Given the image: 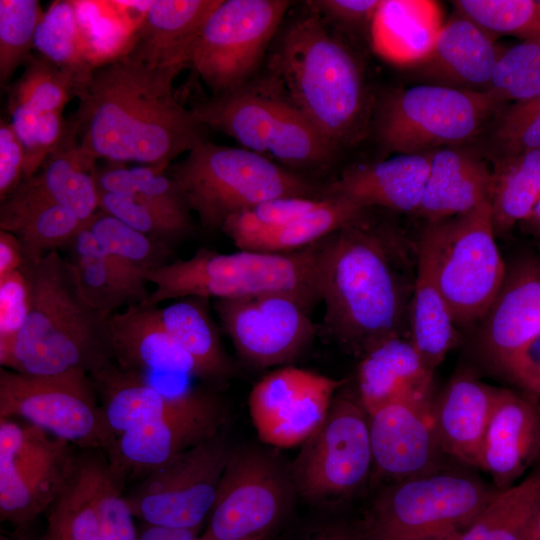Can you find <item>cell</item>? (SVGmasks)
<instances>
[{
  "instance_id": "obj_33",
  "label": "cell",
  "mask_w": 540,
  "mask_h": 540,
  "mask_svg": "<svg viewBox=\"0 0 540 540\" xmlns=\"http://www.w3.org/2000/svg\"><path fill=\"white\" fill-rule=\"evenodd\" d=\"M455 325L436 280L431 248L421 236L410 302L409 338L432 370L442 363L456 344Z\"/></svg>"
},
{
  "instance_id": "obj_28",
  "label": "cell",
  "mask_w": 540,
  "mask_h": 540,
  "mask_svg": "<svg viewBox=\"0 0 540 540\" xmlns=\"http://www.w3.org/2000/svg\"><path fill=\"white\" fill-rule=\"evenodd\" d=\"M500 54L489 32L459 14L441 26L430 53L418 66L423 77L438 85L487 90Z\"/></svg>"
},
{
  "instance_id": "obj_61",
  "label": "cell",
  "mask_w": 540,
  "mask_h": 540,
  "mask_svg": "<svg viewBox=\"0 0 540 540\" xmlns=\"http://www.w3.org/2000/svg\"><path fill=\"white\" fill-rule=\"evenodd\" d=\"M0 540H28L23 535H21V532L19 531V534L14 536H4L2 535Z\"/></svg>"
},
{
  "instance_id": "obj_40",
  "label": "cell",
  "mask_w": 540,
  "mask_h": 540,
  "mask_svg": "<svg viewBox=\"0 0 540 540\" xmlns=\"http://www.w3.org/2000/svg\"><path fill=\"white\" fill-rule=\"evenodd\" d=\"M34 49L85 84L97 66L91 58L74 1H55L44 12L35 32Z\"/></svg>"
},
{
  "instance_id": "obj_59",
  "label": "cell",
  "mask_w": 540,
  "mask_h": 540,
  "mask_svg": "<svg viewBox=\"0 0 540 540\" xmlns=\"http://www.w3.org/2000/svg\"><path fill=\"white\" fill-rule=\"evenodd\" d=\"M519 225L525 234L540 238V199L530 214Z\"/></svg>"
},
{
  "instance_id": "obj_56",
  "label": "cell",
  "mask_w": 540,
  "mask_h": 540,
  "mask_svg": "<svg viewBox=\"0 0 540 540\" xmlns=\"http://www.w3.org/2000/svg\"><path fill=\"white\" fill-rule=\"evenodd\" d=\"M284 540H363L359 524L331 518L307 522L290 532Z\"/></svg>"
},
{
  "instance_id": "obj_11",
  "label": "cell",
  "mask_w": 540,
  "mask_h": 540,
  "mask_svg": "<svg viewBox=\"0 0 540 540\" xmlns=\"http://www.w3.org/2000/svg\"><path fill=\"white\" fill-rule=\"evenodd\" d=\"M21 418L84 450L114 441L88 373L28 375L0 368V418Z\"/></svg>"
},
{
  "instance_id": "obj_25",
  "label": "cell",
  "mask_w": 540,
  "mask_h": 540,
  "mask_svg": "<svg viewBox=\"0 0 540 540\" xmlns=\"http://www.w3.org/2000/svg\"><path fill=\"white\" fill-rule=\"evenodd\" d=\"M114 363L142 374L157 371L208 380L200 365L166 331L159 307L137 303L110 315Z\"/></svg>"
},
{
  "instance_id": "obj_2",
  "label": "cell",
  "mask_w": 540,
  "mask_h": 540,
  "mask_svg": "<svg viewBox=\"0 0 540 540\" xmlns=\"http://www.w3.org/2000/svg\"><path fill=\"white\" fill-rule=\"evenodd\" d=\"M385 236L356 223L324 239L320 257L323 325L341 345L364 355L405 337L411 297Z\"/></svg>"
},
{
  "instance_id": "obj_7",
  "label": "cell",
  "mask_w": 540,
  "mask_h": 540,
  "mask_svg": "<svg viewBox=\"0 0 540 540\" xmlns=\"http://www.w3.org/2000/svg\"><path fill=\"white\" fill-rule=\"evenodd\" d=\"M498 491L468 474L439 469L397 481L359 523L363 540L454 539Z\"/></svg>"
},
{
  "instance_id": "obj_27",
  "label": "cell",
  "mask_w": 540,
  "mask_h": 540,
  "mask_svg": "<svg viewBox=\"0 0 540 540\" xmlns=\"http://www.w3.org/2000/svg\"><path fill=\"white\" fill-rule=\"evenodd\" d=\"M96 161L79 147L67 124L61 142L40 170L23 180L12 195L29 204L63 206L85 222L99 210Z\"/></svg>"
},
{
  "instance_id": "obj_8",
  "label": "cell",
  "mask_w": 540,
  "mask_h": 540,
  "mask_svg": "<svg viewBox=\"0 0 540 540\" xmlns=\"http://www.w3.org/2000/svg\"><path fill=\"white\" fill-rule=\"evenodd\" d=\"M190 109L205 127L282 165L325 167L337 150L296 108L264 84L213 95Z\"/></svg>"
},
{
  "instance_id": "obj_5",
  "label": "cell",
  "mask_w": 540,
  "mask_h": 540,
  "mask_svg": "<svg viewBox=\"0 0 540 540\" xmlns=\"http://www.w3.org/2000/svg\"><path fill=\"white\" fill-rule=\"evenodd\" d=\"M323 243L324 239L283 253L240 250L225 254L200 248L188 259L141 272V278L155 284V290L142 303L156 307L188 296L240 299L285 294L311 306L321 300Z\"/></svg>"
},
{
  "instance_id": "obj_12",
  "label": "cell",
  "mask_w": 540,
  "mask_h": 540,
  "mask_svg": "<svg viewBox=\"0 0 540 540\" xmlns=\"http://www.w3.org/2000/svg\"><path fill=\"white\" fill-rule=\"evenodd\" d=\"M290 6L287 0H220L193 42L187 66L213 95L244 87Z\"/></svg>"
},
{
  "instance_id": "obj_31",
  "label": "cell",
  "mask_w": 540,
  "mask_h": 540,
  "mask_svg": "<svg viewBox=\"0 0 540 540\" xmlns=\"http://www.w3.org/2000/svg\"><path fill=\"white\" fill-rule=\"evenodd\" d=\"M492 172L471 153L432 151L430 171L416 215L435 222L468 213L491 200Z\"/></svg>"
},
{
  "instance_id": "obj_4",
  "label": "cell",
  "mask_w": 540,
  "mask_h": 540,
  "mask_svg": "<svg viewBox=\"0 0 540 540\" xmlns=\"http://www.w3.org/2000/svg\"><path fill=\"white\" fill-rule=\"evenodd\" d=\"M21 270L30 285V311L1 367L28 375L74 369L91 375L113 364L110 316L84 301L68 260L54 250Z\"/></svg>"
},
{
  "instance_id": "obj_35",
  "label": "cell",
  "mask_w": 540,
  "mask_h": 540,
  "mask_svg": "<svg viewBox=\"0 0 540 540\" xmlns=\"http://www.w3.org/2000/svg\"><path fill=\"white\" fill-rule=\"evenodd\" d=\"M208 300L180 298L159 308V316L166 331L200 365L207 379L214 381L230 376L233 365L211 317Z\"/></svg>"
},
{
  "instance_id": "obj_13",
  "label": "cell",
  "mask_w": 540,
  "mask_h": 540,
  "mask_svg": "<svg viewBox=\"0 0 540 540\" xmlns=\"http://www.w3.org/2000/svg\"><path fill=\"white\" fill-rule=\"evenodd\" d=\"M72 444L0 418V519L23 532L63 492L77 464Z\"/></svg>"
},
{
  "instance_id": "obj_62",
  "label": "cell",
  "mask_w": 540,
  "mask_h": 540,
  "mask_svg": "<svg viewBox=\"0 0 540 540\" xmlns=\"http://www.w3.org/2000/svg\"><path fill=\"white\" fill-rule=\"evenodd\" d=\"M456 538H457V537H456ZM456 538H454V539H448V540H456Z\"/></svg>"
},
{
  "instance_id": "obj_10",
  "label": "cell",
  "mask_w": 540,
  "mask_h": 540,
  "mask_svg": "<svg viewBox=\"0 0 540 540\" xmlns=\"http://www.w3.org/2000/svg\"><path fill=\"white\" fill-rule=\"evenodd\" d=\"M500 103L487 91L421 84L396 90L379 108L377 134L387 153L429 152L474 137Z\"/></svg>"
},
{
  "instance_id": "obj_60",
  "label": "cell",
  "mask_w": 540,
  "mask_h": 540,
  "mask_svg": "<svg viewBox=\"0 0 540 540\" xmlns=\"http://www.w3.org/2000/svg\"><path fill=\"white\" fill-rule=\"evenodd\" d=\"M522 540H540V508L529 522Z\"/></svg>"
},
{
  "instance_id": "obj_57",
  "label": "cell",
  "mask_w": 540,
  "mask_h": 540,
  "mask_svg": "<svg viewBox=\"0 0 540 540\" xmlns=\"http://www.w3.org/2000/svg\"><path fill=\"white\" fill-rule=\"evenodd\" d=\"M23 263L22 247L17 236L0 230V277L20 270Z\"/></svg>"
},
{
  "instance_id": "obj_9",
  "label": "cell",
  "mask_w": 540,
  "mask_h": 540,
  "mask_svg": "<svg viewBox=\"0 0 540 540\" xmlns=\"http://www.w3.org/2000/svg\"><path fill=\"white\" fill-rule=\"evenodd\" d=\"M495 235L491 200L468 213L428 222L423 231L456 325L481 320L504 284L506 267Z\"/></svg>"
},
{
  "instance_id": "obj_32",
  "label": "cell",
  "mask_w": 540,
  "mask_h": 540,
  "mask_svg": "<svg viewBox=\"0 0 540 540\" xmlns=\"http://www.w3.org/2000/svg\"><path fill=\"white\" fill-rule=\"evenodd\" d=\"M78 291L96 311L110 316L123 306L146 301V281L122 268L99 246L85 222L67 246Z\"/></svg>"
},
{
  "instance_id": "obj_21",
  "label": "cell",
  "mask_w": 540,
  "mask_h": 540,
  "mask_svg": "<svg viewBox=\"0 0 540 540\" xmlns=\"http://www.w3.org/2000/svg\"><path fill=\"white\" fill-rule=\"evenodd\" d=\"M222 407L138 423L108 448L111 470L125 483L141 479L196 444L217 435Z\"/></svg>"
},
{
  "instance_id": "obj_30",
  "label": "cell",
  "mask_w": 540,
  "mask_h": 540,
  "mask_svg": "<svg viewBox=\"0 0 540 540\" xmlns=\"http://www.w3.org/2000/svg\"><path fill=\"white\" fill-rule=\"evenodd\" d=\"M220 0L150 1L134 40L131 56L152 66L187 67L189 51Z\"/></svg>"
},
{
  "instance_id": "obj_47",
  "label": "cell",
  "mask_w": 540,
  "mask_h": 540,
  "mask_svg": "<svg viewBox=\"0 0 540 540\" xmlns=\"http://www.w3.org/2000/svg\"><path fill=\"white\" fill-rule=\"evenodd\" d=\"M487 91L501 104L540 95V40H524L501 52Z\"/></svg>"
},
{
  "instance_id": "obj_34",
  "label": "cell",
  "mask_w": 540,
  "mask_h": 540,
  "mask_svg": "<svg viewBox=\"0 0 540 540\" xmlns=\"http://www.w3.org/2000/svg\"><path fill=\"white\" fill-rule=\"evenodd\" d=\"M438 17L431 2L383 1L372 23L374 41L391 60L419 65L442 26Z\"/></svg>"
},
{
  "instance_id": "obj_48",
  "label": "cell",
  "mask_w": 540,
  "mask_h": 540,
  "mask_svg": "<svg viewBox=\"0 0 540 540\" xmlns=\"http://www.w3.org/2000/svg\"><path fill=\"white\" fill-rule=\"evenodd\" d=\"M454 5L489 33L540 40V0H458Z\"/></svg>"
},
{
  "instance_id": "obj_15",
  "label": "cell",
  "mask_w": 540,
  "mask_h": 540,
  "mask_svg": "<svg viewBox=\"0 0 540 540\" xmlns=\"http://www.w3.org/2000/svg\"><path fill=\"white\" fill-rule=\"evenodd\" d=\"M289 508L277 465L258 451H232L199 540H272Z\"/></svg>"
},
{
  "instance_id": "obj_1",
  "label": "cell",
  "mask_w": 540,
  "mask_h": 540,
  "mask_svg": "<svg viewBox=\"0 0 540 540\" xmlns=\"http://www.w3.org/2000/svg\"><path fill=\"white\" fill-rule=\"evenodd\" d=\"M180 67H158L124 52L97 65L67 122L94 159L169 168L205 141V126L175 97Z\"/></svg>"
},
{
  "instance_id": "obj_55",
  "label": "cell",
  "mask_w": 540,
  "mask_h": 540,
  "mask_svg": "<svg viewBox=\"0 0 540 540\" xmlns=\"http://www.w3.org/2000/svg\"><path fill=\"white\" fill-rule=\"evenodd\" d=\"M24 149L10 122L0 121V199L3 201L23 181Z\"/></svg>"
},
{
  "instance_id": "obj_49",
  "label": "cell",
  "mask_w": 540,
  "mask_h": 540,
  "mask_svg": "<svg viewBox=\"0 0 540 540\" xmlns=\"http://www.w3.org/2000/svg\"><path fill=\"white\" fill-rule=\"evenodd\" d=\"M323 198L289 196L269 199L230 216L221 230L243 250L255 238L312 210Z\"/></svg>"
},
{
  "instance_id": "obj_50",
  "label": "cell",
  "mask_w": 540,
  "mask_h": 540,
  "mask_svg": "<svg viewBox=\"0 0 540 540\" xmlns=\"http://www.w3.org/2000/svg\"><path fill=\"white\" fill-rule=\"evenodd\" d=\"M11 125L24 149L23 180L33 177L57 148L67 128L63 112L37 113L23 107H9Z\"/></svg>"
},
{
  "instance_id": "obj_42",
  "label": "cell",
  "mask_w": 540,
  "mask_h": 540,
  "mask_svg": "<svg viewBox=\"0 0 540 540\" xmlns=\"http://www.w3.org/2000/svg\"><path fill=\"white\" fill-rule=\"evenodd\" d=\"M20 77L4 86L9 107H23L37 113L60 111L84 87L80 79L37 52L23 65Z\"/></svg>"
},
{
  "instance_id": "obj_58",
  "label": "cell",
  "mask_w": 540,
  "mask_h": 540,
  "mask_svg": "<svg viewBox=\"0 0 540 540\" xmlns=\"http://www.w3.org/2000/svg\"><path fill=\"white\" fill-rule=\"evenodd\" d=\"M200 532L184 529H172L147 526L138 535V540H199Z\"/></svg>"
},
{
  "instance_id": "obj_3",
  "label": "cell",
  "mask_w": 540,
  "mask_h": 540,
  "mask_svg": "<svg viewBox=\"0 0 540 540\" xmlns=\"http://www.w3.org/2000/svg\"><path fill=\"white\" fill-rule=\"evenodd\" d=\"M265 86L296 108L336 148L365 134L370 100L352 50L317 13L295 21L272 54Z\"/></svg>"
},
{
  "instance_id": "obj_46",
  "label": "cell",
  "mask_w": 540,
  "mask_h": 540,
  "mask_svg": "<svg viewBox=\"0 0 540 540\" xmlns=\"http://www.w3.org/2000/svg\"><path fill=\"white\" fill-rule=\"evenodd\" d=\"M44 15L38 0H0V83L8 82L34 49V36Z\"/></svg>"
},
{
  "instance_id": "obj_38",
  "label": "cell",
  "mask_w": 540,
  "mask_h": 540,
  "mask_svg": "<svg viewBox=\"0 0 540 540\" xmlns=\"http://www.w3.org/2000/svg\"><path fill=\"white\" fill-rule=\"evenodd\" d=\"M365 210L344 198L327 196L312 210L255 238L243 250L272 253L300 250L342 228L363 222Z\"/></svg>"
},
{
  "instance_id": "obj_54",
  "label": "cell",
  "mask_w": 540,
  "mask_h": 540,
  "mask_svg": "<svg viewBox=\"0 0 540 540\" xmlns=\"http://www.w3.org/2000/svg\"><path fill=\"white\" fill-rule=\"evenodd\" d=\"M382 3L379 0H314L308 5L324 20L342 27L360 28L372 26Z\"/></svg>"
},
{
  "instance_id": "obj_43",
  "label": "cell",
  "mask_w": 540,
  "mask_h": 540,
  "mask_svg": "<svg viewBox=\"0 0 540 540\" xmlns=\"http://www.w3.org/2000/svg\"><path fill=\"white\" fill-rule=\"evenodd\" d=\"M85 224L109 257L138 276L143 271L168 263L167 260L172 254L171 247L100 209L85 221Z\"/></svg>"
},
{
  "instance_id": "obj_36",
  "label": "cell",
  "mask_w": 540,
  "mask_h": 540,
  "mask_svg": "<svg viewBox=\"0 0 540 540\" xmlns=\"http://www.w3.org/2000/svg\"><path fill=\"white\" fill-rule=\"evenodd\" d=\"M101 458L78 454L71 479L47 511L40 540H99L95 492Z\"/></svg>"
},
{
  "instance_id": "obj_63",
  "label": "cell",
  "mask_w": 540,
  "mask_h": 540,
  "mask_svg": "<svg viewBox=\"0 0 540 540\" xmlns=\"http://www.w3.org/2000/svg\"><path fill=\"white\" fill-rule=\"evenodd\" d=\"M539 266H540V263H539Z\"/></svg>"
},
{
  "instance_id": "obj_16",
  "label": "cell",
  "mask_w": 540,
  "mask_h": 540,
  "mask_svg": "<svg viewBox=\"0 0 540 540\" xmlns=\"http://www.w3.org/2000/svg\"><path fill=\"white\" fill-rule=\"evenodd\" d=\"M351 399H337L320 428L305 442L294 467V481L308 500L348 493L366 478L373 454L369 417Z\"/></svg>"
},
{
  "instance_id": "obj_17",
  "label": "cell",
  "mask_w": 540,
  "mask_h": 540,
  "mask_svg": "<svg viewBox=\"0 0 540 540\" xmlns=\"http://www.w3.org/2000/svg\"><path fill=\"white\" fill-rule=\"evenodd\" d=\"M214 308L238 354L255 367L290 362L315 334L310 306L294 296L215 299Z\"/></svg>"
},
{
  "instance_id": "obj_45",
  "label": "cell",
  "mask_w": 540,
  "mask_h": 540,
  "mask_svg": "<svg viewBox=\"0 0 540 540\" xmlns=\"http://www.w3.org/2000/svg\"><path fill=\"white\" fill-rule=\"evenodd\" d=\"M167 169L152 165L127 167L109 162L102 167H96L94 178L98 191L122 195L138 194L174 209L190 211Z\"/></svg>"
},
{
  "instance_id": "obj_24",
  "label": "cell",
  "mask_w": 540,
  "mask_h": 540,
  "mask_svg": "<svg viewBox=\"0 0 540 540\" xmlns=\"http://www.w3.org/2000/svg\"><path fill=\"white\" fill-rule=\"evenodd\" d=\"M432 151L395 154L387 159L356 164L322 187L323 197L344 198L367 209L380 206L416 214L430 171Z\"/></svg>"
},
{
  "instance_id": "obj_26",
  "label": "cell",
  "mask_w": 540,
  "mask_h": 540,
  "mask_svg": "<svg viewBox=\"0 0 540 540\" xmlns=\"http://www.w3.org/2000/svg\"><path fill=\"white\" fill-rule=\"evenodd\" d=\"M499 388L471 374L454 377L433 400L432 415L440 449L477 467Z\"/></svg>"
},
{
  "instance_id": "obj_39",
  "label": "cell",
  "mask_w": 540,
  "mask_h": 540,
  "mask_svg": "<svg viewBox=\"0 0 540 540\" xmlns=\"http://www.w3.org/2000/svg\"><path fill=\"white\" fill-rule=\"evenodd\" d=\"M540 508V464L519 483L499 490L456 540H522Z\"/></svg>"
},
{
  "instance_id": "obj_6",
  "label": "cell",
  "mask_w": 540,
  "mask_h": 540,
  "mask_svg": "<svg viewBox=\"0 0 540 540\" xmlns=\"http://www.w3.org/2000/svg\"><path fill=\"white\" fill-rule=\"evenodd\" d=\"M167 172L190 211L210 230L221 229L230 216L269 199L323 198L322 187L275 161L245 148L207 140L170 165Z\"/></svg>"
},
{
  "instance_id": "obj_51",
  "label": "cell",
  "mask_w": 540,
  "mask_h": 540,
  "mask_svg": "<svg viewBox=\"0 0 540 540\" xmlns=\"http://www.w3.org/2000/svg\"><path fill=\"white\" fill-rule=\"evenodd\" d=\"M124 484L102 457L95 492L99 540H138Z\"/></svg>"
},
{
  "instance_id": "obj_37",
  "label": "cell",
  "mask_w": 540,
  "mask_h": 540,
  "mask_svg": "<svg viewBox=\"0 0 540 540\" xmlns=\"http://www.w3.org/2000/svg\"><path fill=\"white\" fill-rule=\"evenodd\" d=\"M495 234L522 222L540 199V149L500 157L492 171Z\"/></svg>"
},
{
  "instance_id": "obj_14",
  "label": "cell",
  "mask_w": 540,
  "mask_h": 540,
  "mask_svg": "<svg viewBox=\"0 0 540 540\" xmlns=\"http://www.w3.org/2000/svg\"><path fill=\"white\" fill-rule=\"evenodd\" d=\"M232 451L216 435L152 470L125 493L133 516L147 526L200 532Z\"/></svg>"
},
{
  "instance_id": "obj_53",
  "label": "cell",
  "mask_w": 540,
  "mask_h": 540,
  "mask_svg": "<svg viewBox=\"0 0 540 540\" xmlns=\"http://www.w3.org/2000/svg\"><path fill=\"white\" fill-rule=\"evenodd\" d=\"M30 285L20 269L0 277V364L9 358L30 311Z\"/></svg>"
},
{
  "instance_id": "obj_18",
  "label": "cell",
  "mask_w": 540,
  "mask_h": 540,
  "mask_svg": "<svg viewBox=\"0 0 540 540\" xmlns=\"http://www.w3.org/2000/svg\"><path fill=\"white\" fill-rule=\"evenodd\" d=\"M341 384L296 367H283L264 376L248 400L259 439L279 448L305 443L324 422Z\"/></svg>"
},
{
  "instance_id": "obj_20",
  "label": "cell",
  "mask_w": 540,
  "mask_h": 540,
  "mask_svg": "<svg viewBox=\"0 0 540 540\" xmlns=\"http://www.w3.org/2000/svg\"><path fill=\"white\" fill-rule=\"evenodd\" d=\"M432 404L396 401L368 415L373 463L381 472L400 481L439 469Z\"/></svg>"
},
{
  "instance_id": "obj_22",
  "label": "cell",
  "mask_w": 540,
  "mask_h": 540,
  "mask_svg": "<svg viewBox=\"0 0 540 540\" xmlns=\"http://www.w3.org/2000/svg\"><path fill=\"white\" fill-rule=\"evenodd\" d=\"M536 463L540 464V398L499 388L478 468L491 476L495 489L504 490Z\"/></svg>"
},
{
  "instance_id": "obj_52",
  "label": "cell",
  "mask_w": 540,
  "mask_h": 540,
  "mask_svg": "<svg viewBox=\"0 0 540 540\" xmlns=\"http://www.w3.org/2000/svg\"><path fill=\"white\" fill-rule=\"evenodd\" d=\"M495 141L502 156L540 149V95L514 102L504 111Z\"/></svg>"
},
{
  "instance_id": "obj_44",
  "label": "cell",
  "mask_w": 540,
  "mask_h": 540,
  "mask_svg": "<svg viewBox=\"0 0 540 540\" xmlns=\"http://www.w3.org/2000/svg\"><path fill=\"white\" fill-rule=\"evenodd\" d=\"M98 192L100 210L171 248L193 229L190 211L174 209L138 194Z\"/></svg>"
},
{
  "instance_id": "obj_19",
  "label": "cell",
  "mask_w": 540,
  "mask_h": 540,
  "mask_svg": "<svg viewBox=\"0 0 540 540\" xmlns=\"http://www.w3.org/2000/svg\"><path fill=\"white\" fill-rule=\"evenodd\" d=\"M481 320L479 354L488 367L511 382L523 353L540 337L539 263H523L508 273Z\"/></svg>"
},
{
  "instance_id": "obj_41",
  "label": "cell",
  "mask_w": 540,
  "mask_h": 540,
  "mask_svg": "<svg viewBox=\"0 0 540 540\" xmlns=\"http://www.w3.org/2000/svg\"><path fill=\"white\" fill-rule=\"evenodd\" d=\"M83 224L72 211L55 204L0 213V230L12 232L20 241L23 266L35 264L49 252L67 247Z\"/></svg>"
},
{
  "instance_id": "obj_29",
  "label": "cell",
  "mask_w": 540,
  "mask_h": 540,
  "mask_svg": "<svg viewBox=\"0 0 540 540\" xmlns=\"http://www.w3.org/2000/svg\"><path fill=\"white\" fill-rule=\"evenodd\" d=\"M433 371L410 338H390L362 356L358 370L360 403L369 415L396 401L430 400Z\"/></svg>"
},
{
  "instance_id": "obj_23",
  "label": "cell",
  "mask_w": 540,
  "mask_h": 540,
  "mask_svg": "<svg viewBox=\"0 0 540 540\" xmlns=\"http://www.w3.org/2000/svg\"><path fill=\"white\" fill-rule=\"evenodd\" d=\"M89 376L114 439L141 422L199 413L221 406L219 400L207 392L164 393L150 385L142 374L122 369L115 363Z\"/></svg>"
}]
</instances>
